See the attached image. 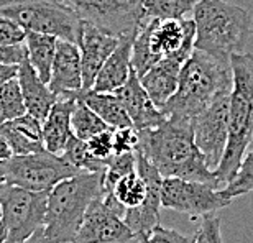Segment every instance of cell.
Here are the masks:
<instances>
[{
  "label": "cell",
  "instance_id": "4316f807",
  "mask_svg": "<svg viewBox=\"0 0 253 243\" xmlns=\"http://www.w3.org/2000/svg\"><path fill=\"white\" fill-rule=\"evenodd\" d=\"M107 128H110V126L92 109H89L83 100L78 99L76 107L73 110V115H71V130H73V135L87 141L94 135H97Z\"/></svg>",
  "mask_w": 253,
  "mask_h": 243
},
{
  "label": "cell",
  "instance_id": "b9f144b4",
  "mask_svg": "<svg viewBox=\"0 0 253 243\" xmlns=\"http://www.w3.org/2000/svg\"><path fill=\"white\" fill-rule=\"evenodd\" d=\"M3 184H5V178H3V174L0 173V187H2Z\"/></svg>",
  "mask_w": 253,
  "mask_h": 243
},
{
  "label": "cell",
  "instance_id": "ba28073f",
  "mask_svg": "<svg viewBox=\"0 0 253 243\" xmlns=\"http://www.w3.org/2000/svg\"><path fill=\"white\" fill-rule=\"evenodd\" d=\"M0 173L7 184L20 186L30 191L49 192L59 181L81 173L61 155L48 150L28 155H12L0 161Z\"/></svg>",
  "mask_w": 253,
  "mask_h": 243
},
{
  "label": "cell",
  "instance_id": "f35d334b",
  "mask_svg": "<svg viewBox=\"0 0 253 243\" xmlns=\"http://www.w3.org/2000/svg\"><path fill=\"white\" fill-rule=\"evenodd\" d=\"M10 156H12V150H10L7 140H5L2 135H0V161L8 160Z\"/></svg>",
  "mask_w": 253,
  "mask_h": 243
},
{
  "label": "cell",
  "instance_id": "8992f818",
  "mask_svg": "<svg viewBox=\"0 0 253 243\" xmlns=\"http://www.w3.org/2000/svg\"><path fill=\"white\" fill-rule=\"evenodd\" d=\"M196 25L188 18H151L135 35L131 48V69L143 76L169 54L194 51Z\"/></svg>",
  "mask_w": 253,
  "mask_h": 243
},
{
  "label": "cell",
  "instance_id": "4dcf8cb0",
  "mask_svg": "<svg viewBox=\"0 0 253 243\" xmlns=\"http://www.w3.org/2000/svg\"><path fill=\"white\" fill-rule=\"evenodd\" d=\"M220 191L230 201H234L244 194H249V192H253V150L244 155L235 176Z\"/></svg>",
  "mask_w": 253,
  "mask_h": 243
},
{
  "label": "cell",
  "instance_id": "d6a6232c",
  "mask_svg": "<svg viewBox=\"0 0 253 243\" xmlns=\"http://www.w3.org/2000/svg\"><path fill=\"white\" fill-rule=\"evenodd\" d=\"M114 130L115 128H107L85 141L89 151L95 158L105 161L114 155Z\"/></svg>",
  "mask_w": 253,
  "mask_h": 243
},
{
  "label": "cell",
  "instance_id": "ab89813d",
  "mask_svg": "<svg viewBox=\"0 0 253 243\" xmlns=\"http://www.w3.org/2000/svg\"><path fill=\"white\" fill-rule=\"evenodd\" d=\"M25 243H51V242H49L48 237L44 235L43 229H40L38 232H35V234L30 237V239L25 242Z\"/></svg>",
  "mask_w": 253,
  "mask_h": 243
},
{
  "label": "cell",
  "instance_id": "d6986e66",
  "mask_svg": "<svg viewBox=\"0 0 253 243\" xmlns=\"http://www.w3.org/2000/svg\"><path fill=\"white\" fill-rule=\"evenodd\" d=\"M17 79L20 84V90H22L27 114L33 115L35 119H38L43 123L54 102L58 100V95L49 89L46 82H43L42 78L37 74V71L33 69V66L30 64L27 56L18 64Z\"/></svg>",
  "mask_w": 253,
  "mask_h": 243
},
{
  "label": "cell",
  "instance_id": "277c9868",
  "mask_svg": "<svg viewBox=\"0 0 253 243\" xmlns=\"http://www.w3.org/2000/svg\"><path fill=\"white\" fill-rule=\"evenodd\" d=\"M104 173H81L59 181L48 192L43 232L51 243H73L89 204L104 194Z\"/></svg>",
  "mask_w": 253,
  "mask_h": 243
},
{
  "label": "cell",
  "instance_id": "3957f363",
  "mask_svg": "<svg viewBox=\"0 0 253 243\" xmlns=\"http://www.w3.org/2000/svg\"><path fill=\"white\" fill-rule=\"evenodd\" d=\"M232 90L229 110V138L214 174L220 186L235 176L240 161L253 138V54L237 53L230 56Z\"/></svg>",
  "mask_w": 253,
  "mask_h": 243
},
{
  "label": "cell",
  "instance_id": "ffe728a7",
  "mask_svg": "<svg viewBox=\"0 0 253 243\" xmlns=\"http://www.w3.org/2000/svg\"><path fill=\"white\" fill-rule=\"evenodd\" d=\"M136 33H126L119 37L117 46L107 61L104 63L102 69L99 71L97 78L94 81L92 90L97 92H114L126 82L130 78L131 69V48Z\"/></svg>",
  "mask_w": 253,
  "mask_h": 243
},
{
  "label": "cell",
  "instance_id": "ac0fdd59",
  "mask_svg": "<svg viewBox=\"0 0 253 243\" xmlns=\"http://www.w3.org/2000/svg\"><path fill=\"white\" fill-rule=\"evenodd\" d=\"M48 85L56 95L73 94L83 89V66H81V49L78 43L58 38Z\"/></svg>",
  "mask_w": 253,
  "mask_h": 243
},
{
  "label": "cell",
  "instance_id": "9a60e30c",
  "mask_svg": "<svg viewBox=\"0 0 253 243\" xmlns=\"http://www.w3.org/2000/svg\"><path fill=\"white\" fill-rule=\"evenodd\" d=\"M114 94L122 102L125 112L128 114L131 120V125L136 130L151 128V126H156L166 119L163 110L156 107L148 92L145 90L135 71H131L126 82L122 87L114 90Z\"/></svg>",
  "mask_w": 253,
  "mask_h": 243
},
{
  "label": "cell",
  "instance_id": "52a82bcc",
  "mask_svg": "<svg viewBox=\"0 0 253 243\" xmlns=\"http://www.w3.org/2000/svg\"><path fill=\"white\" fill-rule=\"evenodd\" d=\"M0 17H7L27 32L81 41L84 22L63 0H0Z\"/></svg>",
  "mask_w": 253,
  "mask_h": 243
},
{
  "label": "cell",
  "instance_id": "44dd1931",
  "mask_svg": "<svg viewBox=\"0 0 253 243\" xmlns=\"http://www.w3.org/2000/svg\"><path fill=\"white\" fill-rule=\"evenodd\" d=\"M76 102H78L76 92L58 95V100L54 102L48 117L42 123L44 150L56 155L63 153L66 141L73 135V130H71V115H73Z\"/></svg>",
  "mask_w": 253,
  "mask_h": 243
},
{
  "label": "cell",
  "instance_id": "30bf717a",
  "mask_svg": "<svg viewBox=\"0 0 253 243\" xmlns=\"http://www.w3.org/2000/svg\"><path fill=\"white\" fill-rule=\"evenodd\" d=\"M84 23L102 32L122 37L136 33L148 22L143 0H63Z\"/></svg>",
  "mask_w": 253,
  "mask_h": 243
},
{
  "label": "cell",
  "instance_id": "5bb4252c",
  "mask_svg": "<svg viewBox=\"0 0 253 243\" xmlns=\"http://www.w3.org/2000/svg\"><path fill=\"white\" fill-rule=\"evenodd\" d=\"M135 153H136V171L145 179L146 187H148V194H146V199L140 207L125 210L124 220L135 232L136 240H140L155 225L160 224V209L163 207L161 205V182H163V176L160 174V171L140 151L135 150Z\"/></svg>",
  "mask_w": 253,
  "mask_h": 243
},
{
  "label": "cell",
  "instance_id": "f1b7e54d",
  "mask_svg": "<svg viewBox=\"0 0 253 243\" xmlns=\"http://www.w3.org/2000/svg\"><path fill=\"white\" fill-rule=\"evenodd\" d=\"M136 169V153L126 151V153H114L110 158L105 160V171L102 174L104 194L114 189L120 178L128 174L130 171Z\"/></svg>",
  "mask_w": 253,
  "mask_h": 243
},
{
  "label": "cell",
  "instance_id": "8d00e7d4",
  "mask_svg": "<svg viewBox=\"0 0 253 243\" xmlns=\"http://www.w3.org/2000/svg\"><path fill=\"white\" fill-rule=\"evenodd\" d=\"M25 56H27L25 43L13 44V46L0 44V64H20Z\"/></svg>",
  "mask_w": 253,
  "mask_h": 243
},
{
  "label": "cell",
  "instance_id": "6da1fadb",
  "mask_svg": "<svg viewBox=\"0 0 253 243\" xmlns=\"http://www.w3.org/2000/svg\"><path fill=\"white\" fill-rule=\"evenodd\" d=\"M140 151L163 178H181L219 187L214 171L194 141L191 119L166 117L151 128L138 130Z\"/></svg>",
  "mask_w": 253,
  "mask_h": 243
},
{
  "label": "cell",
  "instance_id": "d4e9b609",
  "mask_svg": "<svg viewBox=\"0 0 253 243\" xmlns=\"http://www.w3.org/2000/svg\"><path fill=\"white\" fill-rule=\"evenodd\" d=\"M107 194H112L126 210L135 209V207H140L143 204L146 194H148V187H146V182L138 171L133 169L128 174H125L124 178H120L117 184L114 186V189Z\"/></svg>",
  "mask_w": 253,
  "mask_h": 243
},
{
  "label": "cell",
  "instance_id": "83f0119b",
  "mask_svg": "<svg viewBox=\"0 0 253 243\" xmlns=\"http://www.w3.org/2000/svg\"><path fill=\"white\" fill-rule=\"evenodd\" d=\"M201 0H143L146 18H184Z\"/></svg>",
  "mask_w": 253,
  "mask_h": 243
},
{
  "label": "cell",
  "instance_id": "7a4b0ae2",
  "mask_svg": "<svg viewBox=\"0 0 253 243\" xmlns=\"http://www.w3.org/2000/svg\"><path fill=\"white\" fill-rule=\"evenodd\" d=\"M232 90L230 61L194 49L179 73L178 89L161 110L166 117L194 119L217 95Z\"/></svg>",
  "mask_w": 253,
  "mask_h": 243
},
{
  "label": "cell",
  "instance_id": "9c48e42d",
  "mask_svg": "<svg viewBox=\"0 0 253 243\" xmlns=\"http://www.w3.org/2000/svg\"><path fill=\"white\" fill-rule=\"evenodd\" d=\"M48 192L5 184L0 187V220L7 230V243H25L43 229Z\"/></svg>",
  "mask_w": 253,
  "mask_h": 243
},
{
  "label": "cell",
  "instance_id": "7bdbcfd3",
  "mask_svg": "<svg viewBox=\"0 0 253 243\" xmlns=\"http://www.w3.org/2000/svg\"><path fill=\"white\" fill-rule=\"evenodd\" d=\"M188 243H191V239H189V242H188Z\"/></svg>",
  "mask_w": 253,
  "mask_h": 243
},
{
  "label": "cell",
  "instance_id": "4fadbf2b",
  "mask_svg": "<svg viewBox=\"0 0 253 243\" xmlns=\"http://www.w3.org/2000/svg\"><path fill=\"white\" fill-rule=\"evenodd\" d=\"M102 196L89 204L73 243H131L136 240L135 232Z\"/></svg>",
  "mask_w": 253,
  "mask_h": 243
},
{
  "label": "cell",
  "instance_id": "484cf974",
  "mask_svg": "<svg viewBox=\"0 0 253 243\" xmlns=\"http://www.w3.org/2000/svg\"><path fill=\"white\" fill-rule=\"evenodd\" d=\"M61 156L78 171H89V173H104L105 171V161L95 158L89 151L87 143L76 135H71L69 140L66 141Z\"/></svg>",
  "mask_w": 253,
  "mask_h": 243
},
{
  "label": "cell",
  "instance_id": "f546056e",
  "mask_svg": "<svg viewBox=\"0 0 253 243\" xmlns=\"http://www.w3.org/2000/svg\"><path fill=\"white\" fill-rule=\"evenodd\" d=\"M27 114L18 79L13 78L0 85V125L7 120Z\"/></svg>",
  "mask_w": 253,
  "mask_h": 243
},
{
  "label": "cell",
  "instance_id": "8fae6325",
  "mask_svg": "<svg viewBox=\"0 0 253 243\" xmlns=\"http://www.w3.org/2000/svg\"><path fill=\"white\" fill-rule=\"evenodd\" d=\"M230 204L232 201L222 191L206 182L181 178H163L161 182V205L189 215L191 219L215 214Z\"/></svg>",
  "mask_w": 253,
  "mask_h": 243
},
{
  "label": "cell",
  "instance_id": "2e32d148",
  "mask_svg": "<svg viewBox=\"0 0 253 243\" xmlns=\"http://www.w3.org/2000/svg\"><path fill=\"white\" fill-rule=\"evenodd\" d=\"M191 54L192 53L188 51L169 54V56L160 59L143 76H140V81L143 84L145 90L148 92L151 100L158 109H163L166 102L173 97V94L178 89L179 73Z\"/></svg>",
  "mask_w": 253,
  "mask_h": 243
},
{
  "label": "cell",
  "instance_id": "603a6c76",
  "mask_svg": "<svg viewBox=\"0 0 253 243\" xmlns=\"http://www.w3.org/2000/svg\"><path fill=\"white\" fill-rule=\"evenodd\" d=\"M76 97L92 109L95 114L107 123L110 128H124L133 126L128 114L125 112L122 102L114 92H97V90H78Z\"/></svg>",
  "mask_w": 253,
  "mask_h": 243
},
{
  "label": "cell",
  "instance_id": "5b68a950",
  "mask_svg": "<svg viewBox=\"0 0 253 243\" xmlns=\"http://www.w3.org/2000/svg\"><path fill=\"white\" fill-rule=\"evenodd\" d=\"M196 25L194 49L230 61L232 54L244 53L250 35V15L239 5L224 0H201L192 10Z\"/></svg>",
  "mask_w": 253,
  "mask_h": 243
},
{
  "label": "cell",
  "instance_id": "cb8c5ba5",
  "mask_svg": "<svg viewBox=\"0 0 253 243\" xmlns=\"http://www.w3.org/2000/svg\"><path fill=\"white\" fill-rule=\"evenodd\" d=\"M58 38L53 35H44L37 32H27L25 38V48H27V58L37 74L43 82H49L53 69L54 54H56Z\"/></svg>",
  "mask_w": 253,
  "mask_h": 243
},
{
  "label": "cell",
  "instance_id": "836d02e7",
  "mask_svg": "<svg viewBox=\"0 0 253 243\" xmlns=\"http://www.w3.org/2000/svg\"><path fill=\"white\" fill-rule=\"evenodd\" d=\"M189 239L179 234L178 230L168 229L163 225H155L145 237H141L138 243H188Z\"/></svg>",
  "mask_w": 253,
  "mask_h": 243
},
{
  "label": "cell",
  "instance_id": "60d3db41",
  "mask_svg": "<svg viewBox=\"0 0 253 243\" xmlns=\"http://www.w3.org/2000/svg\"><path fill=\"white\" fill-rule=\"evenodd\" d=\"M0 243H7V230H5L2 220H0Z\"/></svg>",
  "mask_w": 253,
  "mask_h": 243
},
{
  "label": "cell",
  "instance_id": "e575fe53",
  "mask_svg": "<svg viewBox=\"0 0 253 243\" xmlns=\"http://www.w3.org/2000/svg\"><path fill=\"white\" fill-rule=\"evenodd\" d=\"M27 38V30L15 23L13 20L7 17H0V44L3 46H13L22 44Z\"/></svg>",
  "mask_w": 253,
  "mask_h": 243
},
{
  "label": "cell",
  "instance_id": "7402d4cb",
  "mask_svg": "<svg viewBox=\"0 0 253 243\" xmlns=\"http://www.w3.org/2000/svg\"><path fill=\"white\" fill-rule=\"evenodd\" d=\"M0 135L7 140L12 155H28L44 150L42 122L23 114L0 125Z\"/></svg>",
  "mask_w": 253,
  "mask_h": 243
},
{
  "label": "cell",
  "instance_id": "7c38bea8",
  "mask_svg": "<svg viewBox=\"0 0 253 243\" xmlns=\"http://www.w3.org/2000/svg\"><path fill=\"white\" fill-rule=\"evenodd\" d=\"M229 110L230 90L222 92L192 119L194 141L199 151L214 171L224 156L227 138H229Z\"/></svg>",
  "mask_w": 253,
  "mask_h": 243
},
{
  "label": "cell",
  "instance_id": "e0dca14e",
  "mask_svg": "<svg viewBox=\"0 0 253 243\" xmlns=\"http://www.w3.org/2000/svg\"><path fill=\"white\" fill-rule=\"evenodd\" d=\"M119 37H114V35L99 30L97 27L84 23L79 41L81 66H83V90L92 89L99 71L102 69L104 63L115 49Z\"/></svg>",
  "mask_w": 253,
  "mask_h": 243
},
{
  "label": "cell",
  "instance_id": "ee69618b",
  "mask_svg": "<svg viewBox=\"0 0 253 243\" xmlns=\"http://www.w3.org/2000/svg\"><path fill=\"white\" fill-rule=\"evenodd\" d=\"M0 215H2V214H0Z\"/></svg>",
  "mask_w": 253,
  "mask_h": 243
},
{
  "label": "cell",
  "instance_id": "d590c367",
  "mask_svg": "<svg viewBox=\"0 0 253 243\" xmlns=\"http://www.w3.org/2000/svg\"><path fill=\"white\" fill-rule=\"evenodd\" d=\"M138 146V130L133 126L114 130V153H126L135 151Z\"/></svg>",
  "mask_w": 253,
  "mask_h": 243
},
{
  "label": "cell",
  "instance_id": "74e56055",
  "mask_svg": "<svg viewBox=\"0 0 253 243\" xmlns=\"http://www.w3.org/2000/svg\"><path fill=\"white\" fill-rule=\"evenodd\" d=\"M18 64H0V85L5 84L7 81L17 78Z\"/></svg>",
  "mask_w": 253,
  "mask_h": 243
},
{
  "label": "cell",
  "instance_id": "1f68e13d",
  "mask_svg": "<svg viewBox=\"0 0 253 243\" xmlns=\"http://www.w3.org/2000/svg\"><path fill=\"white\" fill-rule=\"evenodd\" d=\"M191 243H222L220 219L215 214H207L202 217L201 225L197 227Z\"/></svg>",
  "mask_w": 253,
  "mask_h": 243
}]
</instances>
